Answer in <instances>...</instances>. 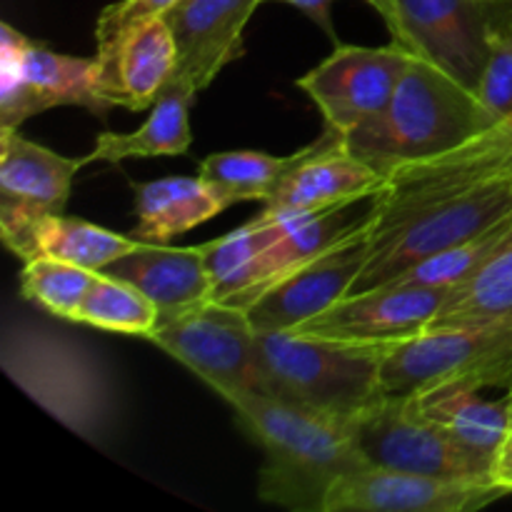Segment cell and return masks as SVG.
Listing matches in <instances>:
<instances>
[{
    "instance_id": "cell-25",
    "label": "cell",
    "mask_w": 512,
    "mask_h": 512,
    "mask_svg": "<svg viewBox=\"0 0 512 512\" xmlns=\"http://www.w3.org/2000/svg\"><path fill=\"white\" fill-rule=\"evenodd\" d=\"M285 225H288V215L263 208L260 215L230 230L223 238L200 245L205 270L210 275V300L228 303L253 288L260 258L280 238Z\"/></svg>"
},
{
    "instance_id": "cell-4",
    "label": "cell",
    "mask_w": 512,
    "mask_h": 512,
    "mask_svg": "<svg viewBox=\"0 0 512 512\" xmlns=\"http://www.w3.org/2000/svg\"><path fill=\"white\" fill-rule=\"evenodd\" d=\"M5 375L33 403L88 443L100 445L118 420V393L98 360L55 330L10 325L0 343Z\"/></svg>"
},
{
    "instance_id": "cell-7",
    "label": "cell",
    "mask_w": 512,
    "mask_h": 512,
    "mask_svg": "<svg viewBox=\"0 0 512 512\" xmlns=\"http://www.w3.org/2000/svg\"><path fill=\"white\" fill-rule=\"evenodd\" d=\"M385 393L413 395L430 385L463 380L480 390H512V320L430 328L385 350L380 363Z\"/></svg>"
},
{
    "instance_id": "cell-16",
    "label": "cell",
    "mask_w": 512,
    "mask_h": 512,
    "mask_svg": "<svg viewBox=\"0 0 512 512\" xmlns=\"http://www.w3.org/2000/svg\"><path fill=\"white\" fill-rule=\"evenodd\" d=\"M263 0H180L168 10L170 30L178 45L173 80L203 93L230 63L243 55L245 28Z\"/></svg>"
},
{
    "instance_id": "cell-31",
    "label": "cell",
    "mask_w": 512,
    "mask_h": 512,
    "mask_svg": "<svg viewBox=\"0 0 512 512\" xmlns=\"http://www.w3.org/2000/svg\"><path fill=\"white\" fill-rule=\"evenodd\" d=\"M512 225V218L505 223L495 225V228L485 230V233L475 235V238L463 240V243L453 245V248L443 250V253L433 255L428 260H420L418 265L405 270L403 275L393 280V283H410V285H443V288H455L463 283L465 278L480 268L485 258L503 243Z\"/></svg>"
},
{
    "instance_id": "cell-5",
    "label": "cell",
    "mask_w": 512,
    "mask_h": 512,
    "mask_svg": "<svg viewBox=\"0 0 512 512\" xmlns=\"http://www.w3.org/2000/svg\"><path fill=\"white\" fill-rule=\"evenodd\" d=\"M390 345H350L283 333H258L263 393L348 425L385 395L380 363Z\"/></svg>"
},
{
    "instance_id": "cell-34",
    "label": "cell",
    "mask_w": 512,
    "mask_h": 512,
    "mask_svg": "<svg viewBox=\"0 0 512 512\" xmlns=\"http://www.w3.org/2000/svg\"><path fill=\"white\" fill-rule=\"evenodd\" d=\"M263 3H270V0H263ZM273 3H288L293 8L303 10L310 20L320 25V28L328 33V38L338 45V35H335L333 28V18H330V8H333L335 0H273Z\"/></svg>"
},
{
    "instance_id": "cell-32",
    "label": "cell",
    "mask_w": 512,
    "mask_h": 512,
    "mask_svg": "<svg viewBox=\"0 0 512 512\" xmlns=\"http://www.w3.org/2000/svg\"><path fill=\"white\" fill-rule=\"evenodd\" d=\"M495 125L512 115V13L495 25L490 35V53L483 78L475 90Z\"/></svg>"
},
{
    "instance_id": "cell-20",
    "label": "cell",
    "mask_w": 512,
    "mask_h": 512,
    "mask_svg": "<svg viewBox=\"0 0 512 512\" xmlns=\"http://www.w3.org/2000/svg\"><path fill=\"white\" fill-rule=\"evenodd\" d=\"M0 238L5 248L23 263L33 258H55L90 270L108 268L140 245L133 235L125 238L103 225L68 218L63 213H48L25 223L5 225L0 228Z\"/></svg>"
},
{
    "instance_id": "cell-1",
    "label": "cell",
    "mask_w": 512,
    "mask_h": 512,
    "mask_svg": "<svg viewBox=\"0 0 512 512\" xmlns=\"http://www.w3.org/2000/svg\"><path fill=\"white\" fill-rule=\"evenodd\" d=\"M225 403L265 455L258 475L263 503L325 512L335 485L370 465L340 420L265 393H235Z\"/></svg>"
},
{
    "instance_id": "cell-17",
    "label": "cell",
    "mask_w": 512,
    "mask_h": 512,
    "mask_svg": "<svg viewBox=\"0 0 512 512\" xmlns=\"http://www.w3.org/2000/svg\"><path fill=\"white\" fill-rule=\"evenodd\" d=\"M98 93L110 108L150 110L178 68V45L168 20L153 18L95 50Z\"/></svg>"
},
{
    "instance_id": "cell-10",
    "label": "cell",
    "mask_w": 512,
    "mask_h": 512,
    "mask_svg": "<svg viewBox=\"0 0 512 512\" xmlns=\"http://www.w3.org/2000/svg\"><path fill=\"white\" fill-rule=\"evenodd\" d=\"M410 55L395 40L380 48L338 43L323 63L298 78V88L318 105L325 128L348 140L388 110Z\"/></svg>"
},
{
    "instance_id": "cell-26",
    "label": "cell",
    "mask_w": 512,
    "mask_h": 512,
    "mask_svg": "<svg viewBox=\"0 0 512 512\" xmlns=\"http://www.w3.org/2000/svg\"><path fill=\"white\" fill-rule=\"evenodd\" d=\"M350 205H340V208L323 210V213H310V215H288V225L280 233V238L270 245L263 253L258 263V278H255L253 288H248L245 293H240L238 298L228 300L230 305H238L245 308L255 295L263 288H268L275 278H280L288 270L298 268V265L308 263L310 258L320 255L323 250H328L330 245L338 243L340 238L350 233L360 220L365 218H350L348 213ZM270 210V208H268ZM278 213V210H275Z\"/></svg>"
},
{
    "instance_id": "cell-15",
    "label": "cell",
    "mask_w": 512,
    "mask_h": 512,
    "mask_svg": "<svg viewBox=\"0 0 512 512\" xmlns=\"http://www.w3.org/2000/svg\"><path fill=\"white\" fill-rule=\"evenodd\" d=\"M510 495L493 480H455L435 475L368 468L340 480L325 512H470Z\"/></svg>"
},
{
    "instance_id": "cell-19",
    "label": "cell",
    "mask_w": 512,
    "mask_h": 512,
    "mask_svg": "<svg viewBox=\"0 0 512 512\" xmlns=\"http://www.w3.org/2000/svg\"><path fill=\"white\" fill-rule=\"evenodd\" d=\"M425 418L433 420L455 448L473 463L478 475L490 478L500 445L512 430V398H483V390L463 380L430 385L413 393ZM493 480V478H490Z\"/></svg>"
},
{
    "instance_id": "cell-24",
    "label": "cell",
    "mask_w": 512,
    "mask_h": 512,
    "mask_svg": "<svg viewBox=\"0 0 512 512\" xmlns=\"http://www.w3.org/2000/svg\"><path fill=\"white\" fill-rule=\"evenodd\" d=\"M503 175H512V115L448 153L398 165L390 170L388 185L398 190L438 188V185H470Z\"/></svg>"
},
{
    "instance_id": "cell-18",
    "label": "cell",
    "mask_w": 512,
    "mask_h": 512,
    "mask_svg": "<svg viewBox=\"0 0 512 512\" xmlns=\"http://www.w3.org/2000/svg\"><path fill=\"white\" fill-rule=\"evenodd\" d=\"M85 165V155L65 158L23 138L18 128H0V228L63 213L75 173Z\"/></svg>"
},
{
    "instance_id": "cell-23",
    "label": "cell",
    "mask_w": 512,
    "mask_h": 512,
    "mask_svg": "<svg viewBox=\"0 0 512 512\" xmlns=\"http://www.w3.org/2000/svg\"><path fill=\"white\" fill-rule=\"evenodd\" d=\"M198 90L183 80H170L150 108L148 120L133 133H100L93 150L85 155L90 163H123L133 158H175L188 153L193 143L190 110Z\"/></svg>"
},
{
    "instance_id": "cell-28",
    "label": "cell",
    "mask_w": 512,
    "mask_h": 512,
    "mask_svg": "<svg viewBox=\"0 0 512 512\" xmlns=\"http://www.w3.org/2000/svg\"><path fill=\"white\" fill-rule=\"evenodd\" d=\"M298 160V150L290 155H270L263 150H225L213 153L200 163L198 175L230 205L265 200L273 195L290 165Z\"/></svg>"
},
{
    "instance_id": "cell-11",
    "label": "cell",
    "mask_w": 512,
    "mask_h": 512,
    "mask_svg": "<svg viewBox=\"0 0 512 512\" xmlns=\"http://www.w3.org/2000/svg\"><path fill=\"white\" fill-rule=\"evenodd\" d=\"M350 440L373 468L455 480H490L478 475L453 440L425 418L413 395L385 393L348 423Z\"/></svg>"
},
{
    "instance_id": "cell-22",
    "label": "cell",
    "mask_w": 512,
    "mask_h": 512,
    "mask_svg": "<svg viewBox=\"0 0 512 512\" xmlns=\"http://www.w3.org/2000/svg\"><path fill=\"white\" fill-rule=\"evenodd\" d=\"M133 193L138 220L133 238L140 243H168L228 210V203L200 175L133 183Z\"/></svg>"
},
{
    "instance_id": "cell-29",
    "label": "cell",
    "mask_w": 512,
    "mask_h": 512,
    "mask_svg": "<svg viewBox=\"0 0 512 512\" xmlns=\"http://www.w3.org/2000/svg\"><path fill=\"white\" fill-rule=\"evenodd\" d=\"M158 305L133 283L98 270L88 295L75 313V323L148 340L158 323Z\"/></svg>"
},
{
    "instance_id": "cell-30",
    "label": "cell",
    "mask_w": 512,
    "mask_h": 512,
    "mask_svg": "<svg viewBox=\"0 0 512 512\" xmlns=\"http://www.w3.org/2000/svg\"><path fill=\"white\" fill-rule=\"evenodd\" d=\"M95 275L98 270L65 263V260L33 258L23 263L20 290H23V298L33 300L55 318L75 320V313L88 295Z\"/></svg>"
},
{
    "instance_id": "cell-33",
    "label": "cell",
    "mask_w": 512,
    "mask_h": 512,
    "mask_svg": "<svg viewBox=\"0 0 512 512\" xmlns=\"http://www.w3.org/2000/svg\"><path fill=\"white\" fill-rule=\"evenodd\" d=\"M180 0H118L100 10L98 23H95V45L108 48L113 40L128 33L130 28L140 23H148L153 18H165L168 10H173Z\"/></svg>"
},
{
    "instance_id": "cell-37",
    "label": "cell",
    "mask_w": 512,
    "mask_h": 512,
    "mask_svg": "<svg viewBox=\"0 0 512 512\" xmlns=\"http://www.w3.org/2000/svg\"><path fill=\"white\" fill-rule=\"evenodd\" d=\"M508 395H510V398H512V390H510V393H508Z\"/></svg>"
},
{
    "instance_id": "cell-6",
    "label": "cell",
    "mask_w": 512,
    "mask_h": 512,
    "mask_svg": "<svg viewBox=\"0 0 512 512\" xmlns=\"http://www.w3.org/2000/svg\"><path fill=\"white\" fill-rule=\"evenodd\" d=\"M148 340L223 400L235 393H263L258 330L238 305L205 298L160 313Z\"/></svg>"
},
{
    "instance_id": "cell-21",
    "label": "cell",
    "mask_w": 512,
    "mask_h": 512,
    "mask_svg": "<svg viewBox=\"0 0 512 512\" xmlns=\"http://www.w3.org/2000/svg\"><path fill=\"white\" fill-rule=\"evenodd\" d=\"M103 270L143 290L160 313L210 298V275L200 245L168 248L165 243H140Z\"/></svg>"
},
{
    "instance_id": "cell-35",
    "label": "cell",
    "mask_w": 512,
    "mask_h": 512,
    "mask_svg": "<svg viewBox=\"0 0 512 512\" xmlns=\"http://www.w3.org/2000/svg\"><path fill=\"white\" fill-rule=\"evenodd\" d=\"M490 478H493V483H498L500 488L512 493V430L508 433V438H505V443L500 445Z\"/></svg>"
},
{
    "instance_id": "cell-14",
    "label": "cell",
    "mask_w": 512,
    "mask_h": 512,
    "mask_svg": "<svg viewBox=\"0 0 512 512\" xmlns=\"http://www.w3.org/2000/svg\"><path fill=\"white\" fill-rule=\"evenodd\" d=\"M388 185V175L358 158L343 135L325 128L318 140L298 150V160L288 168L278 188L263 208L278 213L310 215L375 198Z\"/></svg>"
},
{
    "instance_id": "cell-3",
    "label": "cell",
    "mask_w": 512,
    "mask_h": 512,
    "mask_svg": "<svg viewBox=\"0 0 512 512\" xmlns=\"http://www.w3.org/2000/svg\"><path fill=\"white\" fill-rule=\"evenodd\" d=\"M495 125L478 95L430 63L410 55L388 110L345 143L385 175L398 165L435 158Z\"/></svg>"
},
{
    "instance_id": "cell-36",
    "label": "cell",
    "mask_w": 512,
    "mask_h": 512,
    "mask_svg": "<svg viewBox=\"0 0 512 512\" xmlns=\"http://www.w3.org/2000/svg\"><path fill=\"white\" fill-rule=\"evenodd\" d=\"M365 3L373 5V8L378 10L380 18L385 20L388 30L393 33V30H395V5H393V0H365Z\"/></svg>"
},
{
    "instance_id": "cell-9",
    "label": "cell",
    "mask_w": 512,
    "mask_h": 512,
    "mask_svg": "<svg viewBox=\"0 0 512 512\" xmlns=\"http://www.w3.org/2000/svg\"><path fill=\"white\" fill-rule=\"evenodd\" d=\"M395 43L418 53L478 90L495 25L512 13V0H393Z\"/></svg>"
},
{
    "instance_id": "cell-27",
    "label": "cell",
    "mask_w": 512,
    "mask_h": 512,
    "mask_svg": "<svg viewBox=\"0 0 512 512\" xmlns=\"http://www.w3.org/2000/svg\"><path fill=\"white\" fill-rule=\"evenodd\" d=\"M508 320H512V225L480 268L450 290L430 328H468Z\"/></svg>"
},
{
    "instance_id": "cell-8",
    "label": "cell",
    "mask_w": 512,
    "mask_h": 512,
    "mask_svg": "<svg viewBox=\"0 0 512 512\" xmlns=\"http://www.w3.org/2000/svg\"><path fill=\"white\" fill-rule=\"evenodd\" d=\"M60 105L108 118L113 108L98 93V60L58 53L10 23L0 25V128H20Z\"/></svg>"
},
{
    "instance_id": "cell-2",
    "label": "cell",
    "mask_w": 512,
    "mask_h": 512,
    "mask_svg": "<svg viewBox=\"0 0 512 512\" xmlns=\"http://www.w3.org/2000/svg\"><path fill=\"white\" fill-rule=\"evenodd\" d=\"M512 218V175L470 185L385 188L373 198L370 253L353 293L398 275Z\"/></svg>"
},
{
    "instance_id": "cell-13",
    "label": "cell",
    "mask_w": 512,
    "mask_h": 512,
    "mask_svg": "<svg viewBox=\"0 0 512 512\" xmlns=\"http://www.w3.org/2000/svg\"><path fill=\"white\" fill-rule=\"evenodd\" d=\"M450 290L443 285H378L345 295L293 333L350 345L403 343L430 328Z\"/></svg>"
},
{
    "instance_id": "cell-12",
    "label": "cell",
    "mask_w": 512,
    "mask_h": 512,
    "mask_svg": "<svg viewBox=\"0 0 512 512\" xmlns=\"http://www.w3.org/2000/svg\"><path fill=\"white\" fill-rule=\"evenodd\" d=\"M370 238H373V205L345 238L310 258L308 263L275 278L245 305L243 310L248 313L253 328L258 333L295 330L353 293L355 280L368 260Z\"/></svg>"
}]
</instances>
